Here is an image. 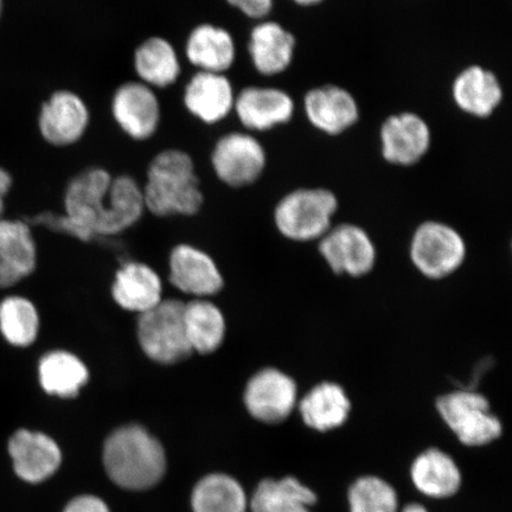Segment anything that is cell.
Masks as SVG:
<instances>
[{"mask_svg": "<svg viewBox=\"0 0 512 512\" xmlns=\"http://www.w3.org/2000/svg\"><path fill=\"white\" fill-rule=\"evenodd\" d=\"M0 11H2V0H0Z\"/></svg>", "mask_w": 512, "mask_h": 512, "instance_id": "obj_38", "label": "cell"}, {"mask_svg": "<svg viewBox=\"0 0 512 512\" xmlns=\"http://www.w3.org/2000/svg\"><path fill=\"white\" fill-rule=\"evenodd\" d=\"M112 114L120 130L138 142L155 136L162 118L155 91L140 81L125 82L117 88Z\"/></svg>", "mask_w": 512, "mask_h": 512, "instance_id": "obj_12", "label": "cell"}, {"mask_svg": "<svg viewBox=\"0 0 512 512\" xmlns=\"http://www.w3.org/2000/svg\"><path fill=\"white\" fill-rule=\"evenodd\" d=\"M143 197L145 209L156 216L197 214L204 197L189 153L177 149L159 152L147 169Z\"/></svg>", "mask_w": 512, "mask_h": 512, "instance_id": "obj_3", "label": "cell"}, {"mask_svg": "<svg viewBox=\"0 0 512 512\" xmlns=\"http://www.w3.org/2000/svg\"><path fill=\"white\" fill-rule=\"evenodd\" d=\"M88 377L85 363L68 351L48 352L38 363V381L43 392L57 398H76Z\"/></svg>", "mask_w": 512, "mask_h": 512, "instance_id": "obj_28", "label": "cell"}, {"mask_svg": "<svg viewBox=\"0 0 512 512\" xmlns=\"http://www.w3.org/2000/svg\"><path fill=\"white\" fill-rule=\"evenodd\" d=\"M437 411L441 420L466 447H484L502 437L501 419L491 411L490 402L472 389H459L440 396Z\"/></svg>", "mask_w": 512, "mask_h": 512, "instance_id": "obj_5", "label": "cell"}, {"mask_svg": "<svg viewBox=\"0 0 512 512\" xmlns=\"http://www.w3.org/2000/svg\"><path fill=\"white\" fill-rule=\"evenodd\" d=\"M66 213H43L27 222L43 224L55 232L91 241L124 232L142 217L143 189L130 176L113 178L105 169L89 168L76 175L64 195Z\"/></svg>", "mask_w": 512, "mask_h": 512, "instance_id": "obj_1", "label": "cell"}, {"mask_svg": "<svg viewBox=\"0 0 512 512\" xmlns=\"http://www.w3.org/2000/svg\"><path fill=\"white\" fill-rule=\"evenodd\" d=\"M61 512H112L104 499L96 495L75 496L64 505Z\"/></svg>", "mask_w": 512, "mask_h": 512, "instance_id": "obj_33", "label": "cell"}, {"mask_svg": "<svg viewBox=\"0 0 512 512\" xmlns=\"http://www.w3.org/2000/svg\"><path fill=\"white\" fill-rule=\"evenodd\" d=\"M133 64L139 81L152 89L174 85L182 72L175 47L159 36L140 44L134 51Z\"/></svg>", "mask_w": 512, "mask_h": 512, "instance_id": "obj_27", "label": "cell"}, {"mask_svg": "<svg viewBox=\"0 0 512 512\" xmlns=\"http://www.w3.org/2000/svg\"><path fill=\"white\" fill-rule=\"evenodd\" d=\"M12 178L8 171L0 168V219H3L5 197L11 189Z\"/></svg>", "mask_w": 512, "mask_h": 512, "instance_id": "obj_35", "label": "cell"}, {"mask_svg": "<svg viewBox=\"0 0 512 512\" xmlns=\"http://www.w3.org/2000/svg\"><path fill=\"white\" fill-rule=\"evenodd\" d=\"M305 111L311 124L328 134L342 133L358 119L354 96L337 86L312 89L305 96Z\"/></svg>", "mask_w": 512, "mask_h": 512, "instance_id": "obj_23", "label": "cell"}, {"mask_svg": "<svg viewBox=\"0 0 512 512\" xmlns=\"http://www.w3.org/2000/svg\"><path fill=\"white\" fill-rule=\"evenodd\" d=\"M399 512H430L425 505H422L420 503L412 502L405 507L401 508Z\"/></svg>", "mask_w": 512, "mask_h": 512, "instance_id": "obj_36", "label": "cell"}, {"mask_svg": "<svg viewBox=\"0 0 512 512\" xmlns=\"http://www.w3.org/2000/svg\"><path fill=\"white\" fill-rule=\"evenodd\" d=\"M315 490L294 476L264 478L249 496V512H313Z\"/></svg>", "mask_w": 512, "mask_h": 512, "instance_id": "obj_21", "label": "cell"}, {"mask_svg": "<svg viewBox=\"0 0 512 512\" xmlns=\"http://www.w3.org/2000/svg\"><path fill=\"white\" fill-rule=\"evenodd\" d=\"M190 508L192 512H249V496L238 478L211 472L192 488Z\"/></svg>", "mask_w": 512, "mask_h": 512, "instance_id": "obj_26", "label": "cell"}, {"mask_svg": "<svg viewBox=\"0 0 512 512\" xmlns=\"http://www.w3.org/2000/svg\"><path fill=\"white\" fill-rule=\"evenodd\" d=\"M102 465L118 488L142 492L156 488L168 471L162 443L145 427L130 424L114 430L102 447Z\"/></svg>", "mask_w": 512, "mask_h": 512, "instance_id": "obj_2", "label": "cell"}, {"mask_svg": "<svg viewBox=\"0 0 512 512\" xmlns=\"http://www.w3.org/2000/svg\"><path fill=\"white\" fill-rule=\"evenodd\" d=\"M184 304L166 299L139 315L138 342L153 362L171 366L187 360L194 352L185 331Z\"/></svg>", "mask_w": 512, "mask_h": 512, "instance_id": "obj_4", "label": "cell"}, {"mask_svg": "<svg viewBox=\"0 0 512 512\" xmlns=\"http://www.w3.org/2000/svg\"><path fill=\"white\" fill-rule=\"evenodd\" d=\"M170 281L179 291L198 298L214 296L223 287L213 259L200 249L177 246L170 256Z\"/></svg>", "mask_w": 512, "mask_h": 512, "instance_id": "obj_18", "label": "cell"}, {"mask_svg": "<svg viewBox=\"0 0 512 512\" xmlns=\"http://www.w3.org/2000/svg\"><path fill=\"white\" fill-rule=\"evenodd\" d=\"M297 409L306 427L328 433L347 424L352 406L342 386L326 381L318 383L299 399Z\"/></svg>", "mask_w": 512, "mask_h": 512, "instance_id": "obj_19", "label": "cell"}, {"mask_svg": "<svg viewBox=\"0 0 512 512\" xmlns=\"http://www.w3.org/2000/svg\"><path fill=\"white\" fill-rule=\"evenodd\" d=\"M184 324L192 351L207 355L221 347L226 320L213 303L195 299L184 304Z\"/></svg>", "mask_w": 512, "mask_h": 512, "instance_id": "obj_30", "label": "cell"}, {"mask_svg": "<svg viewBox=\"0 0 512 512\" xmlns=\"http://www.w3.org/2000/svg\"><path fill=\"white\" fill-rule=\"evenodd\" d=\"M211 165L222 183L242 188L258 181L264 172L266 152L251 134L232 132L217 140Z\"/></svg>", "mask_w": 512, "mask_h": 512, "instance_id": "obj_10", "label": "cell"}, {"mask_svg": "<svg viewBox=\"0 0 512 512\" xmlns=\"http://www.w3.org/2000/svg\"><path fill=\"white\" fill-rule=\"evenodd\" d=\"M89 120L91 113L81 96L62 89L42 105L38 127L47 143L66 147L80 142L85 136Z\"/></svg>", "mask_w": 512, "mask_h": 512, "instance_id": "obj_13", "label": "cell"}, {"mask_svg": "<svg viewBox=\"0 0 512 512\" xmlns=\"http://www.w3.org/2000/svg\"><path fill=\"white\" fill-rule=\"evenodd\" d=\"M162 293L163 285L158 274L140 262H128L121 267L112 286L115 303L139 315L162 302Z\"/></svg>", "mask_w": 512, "mask_h": 512, "instance_id": "obj_24", "label": "cell"}, {"mask_svg": "<svg viewBox=\"0 0 512 512\" xmlns=\"http://www.w3.org/2000/svg\"><path fill=\"white\" fill-rule=\"evenodd\" d=\"M40 315L34 303L22 296L0 302V335L15 348H28L40 334Z\"/></svg>", "mask_w": 512, "mask_h": 512, "instance_id": "obj_31", "label": "cell"}, {"mask_svg": "<svg viewBox=\"0 0 512 512\" xmlns=\"http://www.w3.org/2000/svg\"><path fill=\"white\" fill-rule=\"evenodd\" d=\"M183 100L191 115L204 124L214 125L233 111L235 95L226 75L198 72L185 87Z\"/></svg>", "mask_w": 512, "mask_h": 512, "instance_id": "obj_17", "label": "cell"}, {"mask_svg": "<svg viewBox=\"0 0 512 512\" xmlns=\"http://www.w3.org/2000/svg\"><path fill=\"white\" fill-rule=\"evenodd\" d=\"M409 478L420 495L434 501L457 496L464 484L457 460L438 447H428L413 459Z\"/></svg>", "mask_w": 512, "mask_h": 512, "instance_id": "obj_14", "label": "cell"}, {"mask_svg": "<svg viewBox=\"0 0 512 512\" xmlns=\"http://www.w3.org/2000/svg\"><path fill=\"white\" fill-rule=\"evenodd\" d=\"M243 402L249 415L261 424H283L298 407L297 382L279 369H262L248 381Z\"/></svg>", "mask_w": 512, "mask_h": 512, "instance_id": "obj_9", "label": "cell"}, {"mask_svg": "<svg viewBox=\"0 0 512 512\" xmlns=\"http://www.w3.org/2000/svg\"><path fill=\"white\" fill-rule=\"evenodd\" d=\"M235 112L241 124L253 131H267L290 121L293 100L275 88L248 87L235 98Z\"/></svg>", "mask_w": 512, "mask_h": 512, "instance_id": "obj_20", "label": "cell"}, {"mask_svg": "<svg viewBox=\"0 0 512 512\" xmlns=\"http://www.w3.org/2000/svg\"><path fill=\"white\" fill-rule=\"evenodd\" d=\"M453 98L464 112L485 118L501 104L503 92L494 73L472 66L454 81Z\"/></svg>", "mask_w": 512, "mask_h": 512, "instance_id": "obj_29", "label": "cell"}, {"mask_svg": "<svg viewBox=\"0 0 512 512\" xmlns=\"http://www.w3.org/2000/svg\"><path fill=\"white\" fill-rule=\"evenodd\" d=\"M294 44V37L281 25L262 22L252 30L248 50L255 69L262 75L274 76L290 66Z\"/></svg>", "mask_w": 512, "mask_h": 512, "instance_id": "obj_25", "label": "cell"}, {"mask_svg": "<svg viewBox=\"0 0 512 512\" xmlns=\"http://www.w3.org/2000/svg\"><path fill=\"white\" fill-rule=\"evenodd\" d=\"M37 266V248L25 220L0 219V288L6 290L30 277Z\"/></svg>", "mask_w": 512, "mask_h": 512, "instance_id": "obj_15", "label": "cell"}, {"mask_svg": "<svg viewBox=\"0 0 512 512\" xmlns=\"http://www.w3.org/2000/svg\"><path fill=\"white\" fill-rule=\"evenodd\" d=\"M12 475L24 485L47 484L60 471L63 452L57 441L46 432L18 427L5 443Z\"/></svg>", "mask_w": 512, "mask_h": 512, "instance_id": "obj_7", "label": "cell"}, {"mask_svg": "<svg viewBox=\"0 0 512 512\" xmlns=\"http://www.w3.org/2000/svg\"><path fill=\"white\" fill-rule=\"evenodd\" d=\"M466 253L463 236L448 224L437 221H428L416 228L409 248L416 270L432 280L456 273L463 266Z\"/></svg>", "mask_w": 512, "mask_h": 512, "instance_id": "obj_8", "label": "cell"}, {"mask_svg": "<svg viewBox=\"0 0 512 512\" xmlns=\"http://www.w3.org/2000/svg\"><path fill=\"white\" fill-rule=\"evenodd\" d=\"M349 512H399V492L388 480L376 475L357 477L347 491Z\"/></svg>", "mask_w": 512, "mask_h": 512, "instance_id": "obj_32", "label": "cell"}, {"mask_svg": "<svg viewBox=\"0 0 512 512\" xmlns=\"http://www.w3.org/2000/svg\"><path fill=\"white\" fill-rule=\"evenodd\" d=\"M185 55L198 72L224 74L235 61V43L226 29L204 23L190 32Z\"/></svg>", "mask_w": 512, "mask_h": 512, "instance_id": "obj_22", "label": "cell"}, {"mask_svg": "<svg viewBox=\"0 0 512 512\" xmlns=\"http://www.w3.org/2000/svg\"><path fill=\"white\" fill-rule=\"evenodd\" d=\"M382 153L389 163L408 166L418 163L431 144V132L413 113L393 115L381 130Z\"/></svg>", "mask_w": 512, "mask_h": 512, "instance_id": "obj_16", "label": "cell"}, {"mask_svg": "<svg viewBox=\"0 0 512 512\" xmlns=\"http://www.w3.org/2000/svg\"><path fill=\"white\" fill-rule=\"evenodd\" d=\"M227 2L243 15L253 19L265 18L273 8V0H227Z\"/></svg>", "mask_w": 512, "mask_h": 512, "instance_id": "obj_34", "label": "cell"}, {"mask_svg": "<svg viewBox=\"0 0 512 512\" xmlns=\"http://www.w3.org/2000/svg\"><path fill=\"white\" fill-rule=\"evenodd\" d=\"M337 208V198L329 190H294L278 203L274 221L288 240L319 241L332 227Z\"/></svg>", "mask_w": 512, "mask_h": 512, "instance_id": "obj_6", "label": "cell"}, {"mask_svg": "<svg viewBox=\"0 0 512 512\" xmlns=\"http://www.w3.org/2000/svg\"><path fill=\"white\" fill-rule=\"evenodd\" d=\"M294 2H296L300 5L309 6V5L318 4V3L322 2V0H294Z\"/></svg>", "mask_w": 512, "mask_h": 512, "instance_id": "obj_37", "label": "cell"}, {"mask_svg": "<svg viewBox=\"0 0 512 512\" xmlns=\"http://www.w3.org/2000/svg\"><path fill=\"white\" fill-rule=\"evenodd\" d=\"M319 252L332 272L349 277H364L375 266L376 248L373 240L355 224L331 227L319 240Z\"/></svg>", "mask_w": 512, "mask_h": 512, "instance_id": "obj_11", "label": "cell"}]
</instances>
